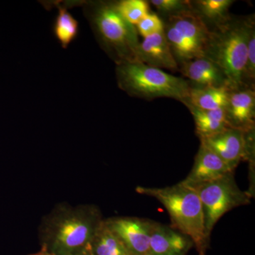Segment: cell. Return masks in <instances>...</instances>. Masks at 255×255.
Segmentation results:
<instances>
[{
    "instance_id": "6da1fadb",
    "label": "cell",
    "mask_w": 255,
    "mask_h": 255,
    "mask_svg": "<svg viewBox=\"0 0 255 255\" xmlns=\"http://www.w3.org/2000/svg\"><path fill=\"white\" fill-rule=\"evenodd\" d=\"M104 220L93 204H58L40 225L42 250L54 255L76 254L87 248Z\"/></svg>"
},
{
    "instance_id": "7a4b0ae2",
    "label": "cell",
    "mask_w": 255,
    "mask_h": 255,
    "mask_svg": "<svg viewBox=\"0 0 255 255\" xmlns=\"http://www.w3.org/2000/svg\"><path fill=\"white\" fill-rule=\"evenodd\" d=\"M136 191L159 201L168 211L171 226L190 238L198 255H206L210 240L206 237L204 211L195 188L182 181L171 187H137Z\"/></svg>"
},
{
    "instance_id": "3957f363",
    "label": "cell",
    "mask_w": 255,
    "mask_h": 255,
    "mask_svg": "<svg viewBox=\"0 0 255 255\" xmlns=\"http://www.w3.org/2000/svg\"><path fill=\"white\" fill-rule=\"evenodd\" d=\"M250 18H231L227 23L211 31L204 56L221 68L231 90L246 86L244 76Z\"/></svg>"
},
{
    "instance_id": "277c9868",
    "label": "cell",
    "mask_w": 255,
    "mask_h": 255,
    "mask_svg": "<svg viewBox=\"0 0 255 255\" xmlns=\"http://www.w3.org/2000/svg\"><path fill=\"white\" fill-rule=\"evenodd\" d=\"M117 75L122 90L145 100L168 97L184 103L190 90L189 82L184 78L148 66L138 60L117 63Z\"/></svg>"
},
{
    "instance_id": "5b68a950",
    "label": "cell",
    "mask_w": 255,
    "mask_h": 255,
    "mask_svg": "<svg viewBox=\"0 0 255 255\" xmlns=\"http://www.w3.org/2000/svg\"><path fill=\"white\" fill-rule=\"evenodd\" d=\"M162 21L166 39L179 66L205 55L211 31L192 9Z\"/></svg>"
},
{
    "instance_id": "8992f818",
    "label": "cell",
    "mask_w": 255,
    "mask_h": 255,
    "mask_svg": "<svg viewBox=\"0 0 255 255\" xmlns=\"http://www.w3.org/2000/svg\"><path fill=\"white\" fill-rule=\"evenodd\" d=\"M92 20L100 41L115 55L117 63L136 60L140 43L136 28L120 14L114 3L99 4Z\"/></svg>"
},
{
    "instance_id": "52a82bcc",
    "label": "cell",
    "mask_w": 255,
    "mask_h": 255,
    "mask_svg": "<svg viewBox=\"0 0 255 255\" xmlns=\"http://www.w3.org/2000/svg\"><path fill=\"white\" fill-rule=\"evenodd\" d=\"M193 187L195 188L200 198L206 237L209 240L214 226L223 215L235 208L251 203V194L240 189L233 172Z\"/></svg>"
},
{
    "instance_id": "ba28073f",
    "label": "cell",
    "mask_w": 255,
    "mask_h": 255,
    "mask_svg": "<svg viewBox=\"0 0 255 255\" xmlns=\"http://www.w3.org/2000/svg\"><path fill=\"white\" fill-rule=\"evenodd\" d=\"M106 224L132 255H148L152 221L135 217L105 219Z\"/></svg>"
},
{
    "instance_id": "9c48e42d",
    "label": "cell",
    "mask_w": 255,
    "mask_h": 255,
    "mask_svg": "<svg viewBox=\"0 0 255 255\" xmlns=\"http://www.w3.org/2000/svg\"><path fill=\"white\" fill-rule=\"evenodd\" d=\"M201 143L209 147L233 171L246 157V132L229 127L210 136L201 137Z\"/></svg>"
},
{
    "instance_id": "30bf717a",
    "label": "cell",
    "mask_w": 255,
    "mask_h": 255,
    "mask_svg": "<svg viewBox=\"0 0 255 255\" xmlns=\"http://www.w3.org/2000/svg\"><path fill=\"white\" fill-rule=\"evenodd\" d=\"M226 117L230 127L247 131L255 128L254 87H241L230 90Z\"/></svg>"
},
{
    "instance_id": "8fae6325",
    "label": "cell",
    "mask_w": 255,
    "mask_h": 255,
    "mask_svg": "<svg viewBox=\"0 0 255 255\" xmlns=\"http://www.w3.org/2000/svg\"><path fill=\"white\" fill-rule=\"evenodd\" d=\"M193 246L190 238L172 226L152 221L148 255H186Z\"/></svg>"
},
{
    "instance_id": "7c38bea8",
    "label": "cell",
    "mask_w": 255,
    "mask_h": 255,
    "mask_svg": "<svg viewBox=\"0 0 255 255\" xmlns=\"http://www.w3.org/2000/svg\"><path fill=\"white\" fill-rule=\"evenodd\" d=\"M234 172L227 164L209 147L201 143L195 157L194 166L185 179L184 184L196 187L211 182L229 173Z\"/></svg>"
},
{
    "instance_id": "4fadbf2b",
    "label": "cell",
    "mask_w": 255,
    "mask_h": 255,
    "mask_svg": "<svg viewBox=\"0 0 255 255\" xmlns=\"http://www.w3.org/2000/svg\"><path fill=\"white\" fill-rule=\"evenodd\" d=\"M136 60L160 70H179V65L172 55L164 31L147 37L139 43Z\"/></svg>"
},
{
    "instance_id": "5bb4252c",
    "label": "cell",
    "mask_w": 255,
    "mask_h": 255,
    "mask_svg": "<svg viewBox=\"0 0 255 255\" xmlns=\"http://www.w3.org/2000/svg\"><path fill=\"white\" fill-rule=\"evenodd\" d=\"M179 71L191 82L190 87H226L231 90L221 68L205 56L182 64Z\"/></svg>"
},
{
    "instance_id": "9a60e30c",
    "label": "cell",
    "mask_w": 255,
    "mask_h": 255,
    "mask_svg": "<svg viewBox=\"0 0 255 255\" xmlns=\"http://www.w3.org/2000/svg\"><path fill=\"white\" fill-rule=\"evenodd\" d=\"M233 0L191 1L193 11L206 23L210 31L222 26L231 19L229 9Z\"/></svg>"
},
{
    "instance_id": "2e32d148",
    "label": "cell",
    "mask_w": 255,
    "mask_h": 255,
    "mask_svg": "<svg viewBox=\"0 0 255 255\" xmlns=\"http://www.w3.org/2000/svg\"><path fill=\"white\" fill-rule=\"evenodd\" d=\"M230 90L226 87H190L187 100L183 104L202 110L225 109L227 106Z\"/></svg>"
},
{
    "instance_id": "e0dca14e",
    "label": "cell",
    "mask_w": 255,
    "mask_h": 255,
    "mask_svg": "<svg viewBox=\"0 0 255 255\" xmlns=\"http://www.w3.org/2000/svg\"><path fill=\"white\" fill-rule=\"evenodd\" d=\"M194 119L196 135L199 138L210 136L231 127L228 123L226 109L202 110L186 105Z\"/></svg>"
},
{
    "instance_id": "ac0fdd59",
    "label": "cell",
    "mask_w": 255,
    "mask_h": 255,
    "mask_svg": "<svg viewBox=\"0 0 255 255\" xmlns=\"http://www.w3.org/2000/svg\"><path fill=\"white\" fill-rule=\"evenodd\" d=\"M87 248L90 255H132L107 226L105 220Z\"/></svg>"
},
{
    "instance_id": "d6986e66",
    "label": "cell",
    "mask_w": 255,
    "mask_h": 255,
    "mask_svg": "<svg viewBox=\"0 0 255 255\" xmlns=\"http://www.w3.org/2000/svg\"><path fill=\"white\" fill-rule=\"evenodd\" d=\"M53 30L55 36L61 46L63 48H67L78 36V22L68 10L59 7Z\"/></svg>"
},
{
    "instance_id": "ffe728a7",
    "label": "cell",
    "mask_w": 255,
    "mask_h": 255,
    "mask_svg": "<svg viewBox=\"0 0 255 255\" xmlns=\"http://www.w3.org/2000/svg\"><path fill=\"white\" fill-rule=\"evenodd\" d=\"M114 4L128 22L135 26L150 12L148 1L144 0H122Z\"/></svg>"
},
{
    "instance_id": "44dd1931",
    "label": "cell",
    "mask_w": 255,
    "mask_h": 255,
    "mask_svg": "<svg viewBox=\"0 0 255 255\" xmlns=\"http://www.w3.org/2000/svg\"><path fill=\"white\" fill-rule=\"evenodd\" d=\"M255 78V19L250 18L248 29V52L245 70L244 83L247 87H254Z\"/></svg>"
},
{
    "instance_id": "7402d4cb",
    "label": "cell",
    "mask_w": 255,
    "mask_h": 255,
    "mask_svg": "<svg viewBox=\"0 0 255 255\" xmlns=\"http://www.w3.org/2000/svg\"><path fill=\"white\" fill-rule=\"evenodd\" d=\"M148 2L164 18L192 9L191 1L185 0H151Z\"/></svg>"
},
{
    "instance_id": "603a6c76",
    "label": "cell",
    "mask_w": 255,
    "mask_h": 255,
    "mask_svg": "<svg viewBox=\"0 0 255 255\" xmlns=\"http://www.w3.org/2000/svg\"><path fill=\"white\" fill-rule=\"evenodd\" d=\"M137 33L144 38L164 31V23L158 15L149 13L135 26Z\"/></svg>"
},
{
    "instance_id": "cb8c5ba5",
    "label": "cell",
    "mask_w": 255,
    "mask_h": 255,
    "mask_svg": "<svg viewBox=\"0 0 255 255\" xmlns=\"http://www.w3.org/2000/svg\"><path fill=\"white\" fill-rule=\"evenodd\" d=\"M73 255H90V253H89V251H87V248H85L83 251L79 252V253H76V254Z\"/></svg>"
},
{
    "instance_id": "d4e9b609",
    "label": "cell",
    "mask_w": 255,
    "mask_h": 255,
    "mask_svg": "<svg viewBox=\"0 0 255 255\" xmlns=\"http://www.w3.org/2000/svg\"><path fill=\"white\" fill-rule=\"evenodd\" d=\"M54 255L51 254V253H48V252L43 251V250H41V251L39 252V253H36V254H33V255Z\"/></svg>"
}]
</instances>
